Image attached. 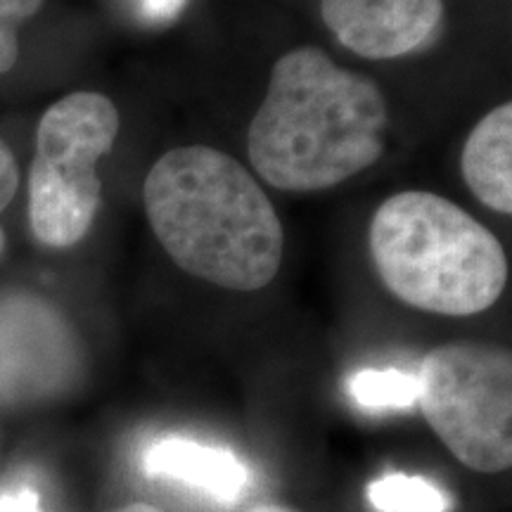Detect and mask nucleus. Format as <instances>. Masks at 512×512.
<instances>
[{"label": "nucleus", "instance_id": "obj_1", "mask_svg": "<svg viewBox=\"0 0 512 512\" xmlns=\"http://www.w3.org/2000/svg\"><path fill=\"white\" fill-rule=\"evenodd\" d=\"M387 121L375 81L339 67L320 48H297L275 62L247 155L273 188L328 190L382 157Z\"/></svg>", "mask_w": 512, "mask_h": 512}, {"label": "nucleus", "instance_id": "obj_2", "mask_svg": "<svg viewBox=\"0 0 512 512\" xmlns=\"http://www.w3.org/2000/svg\"><path fill=\"white\" fill-rule=\"evenodd\" d=\"M145 214L178 268L216 287L256 292L280 271L283 226L256 178L226 152L185 145L157 159Z\"/></svg>", "mask_w": 512, "mask_h": 512}, {"label": "nucleus", "instance_id": "obj_3", "mask_svg": "<svg viewBox=\"0 0 512 512\" xmlns=\"http://www.w3.org/2000/svg\"><path fill=\"white\" fill-rule=\"evenodd\" d=\"M368 247L384 287L427 313L475 316L491 309L508 283L496 235L434 192L387 197L370 221Z\"/></svg>", "mask_w": 512, "mask_h": 512}, {"label": "nucleus", "instance_id": "obj_4", "mask_svg": "<svg viewBox=\"0 0 512 512\" xmlns=\"http://www.w3.org/2000/svg\"><path fill=\"white\" fill-rule=\"evenodd\" d=\"M119 126L114 102L91 91L67 95L43 114L29 174V221L43 245L60 249L86 238L102 200L95 166Z\"/></svg>", "mask_w": 512, "mask_h": 512}, {"label": "nucleus", "instance_id": "obj_5", "mask_svg": "<svg viewBox=\"0 0 512 512\" xmlns=\"http://www.w3.org/2000/svg\"><path fill=\"white\" fill-rule=\"evenodd\" d=\"M418 403L434 434L475 472L512 465V358L508 349L451 342L422 358Z\"/></svg>", "mask_w": 512, "mask_h": 512}, {"label": "nucleus", "instance_id": "obj_6", "mask_svg": "<svg viewBox=\"0 0 512 512\" xmlns=\"http://www.w3.org/2000/svg\"><path fill=\"white\" fill-rule=\"evenodd\" d=\"M72 330L36 297L0 299V401L29 403L53 396L76 373Z\"/></svg>", "mask_w": 512, "mask_h": 512}, {"label": "nucleus", "instance_id": "obj_7", "mask_svg": "<svg viewBox=\"0 0 512 512\" xmlns=\"http://www.w3.org/2000/svg\"><path fill=\"white\" fill-rule=\"evenodd\" d=\"M332 36L366 60H394L432 41L444 22V0H320Z\"/></svg>", "mask_w": 512, "mask_h": 512}, {"label": "nucleus", "instance_id": "obj_8", "mask_svg": "<svg viewBox=\"0 0 512 512\" xmlns=\"http://www.w3.org/2000/svg\"><path fill=\"white\" fill-rule=\"evenodd\" d=\"M143 470L152 479H171L202 491L221 505L240 503L252 482L245 460L233 451L185 437L152 441L143 453Z\"/></svg>", "mask_w": 512, "mask_h": 512}, {"label": "nucleus", "instance_id": "obj_9", "mask_svg": "<svg viewBox=\"0 0 512 512\" xmlns=\"http://www.w3.org/2000/svg\"><path fill=\"white\" fill-rule=\"evenodd\" d=\"M463 178L479 202L512 211V105L503 102L472 128L463 147Z\"/></svg>", "mask_w": 512, "mask_h": 512}, {"label": "nucleus", "instance_id": "obj_10", "mask_svg": "<svg viewBox=\"0 0 512 512\" xmlns=\"http://www.w3.org/2000/svg\"><path fill=\"white\" fill-rule=\"evenodd\" d=\"M368 501L377 512H448V496L425 477L389 472L368 486Z\"/></svg>", "mask_w": 512, "mask_h": 512}, {"label": "nucleus", "instance_id": "obj_11", "mask_svg": "<svg viewBox=\"0 0 512 512\" xmlns=\"http://www.w3.org/2000/svg\"><path fill=\"white\" fill-rule=\"evenodd\" d=\"M349 394L358 406L370 411L411 408L418 403V375L396 368L358 370L349 380Z\"/></svg>", "mask_w": 512, "mask_h": 512}, {"label": "nucleus", "instance_id": "obj_12", "mask_svg": "<svg viewBox=\"0 0 512 512\" xmlns=\"http://www.w3.org/2000/svg\"><path fill=\"white\" fill-rule=\"evenodd\" d=\"M43 0H0V72L17 62V27L41 10Z\"/></svg>", "mask_w": 512, "mask_h": 512}, {"label": "nucleus", "instance_id": "obj_13", "mask_svg": "<svg viewBox=\"0 0 512 512\" xmlns=\"http://www.w3.org/2000/svg\"><path fill=\"white\" fill-rule=\"evenodd\" d=\"M17 183H19L17 162L15 157H12L10 147L0 140V214L8 209L12 197H15ZM3 247H5V233L3 228H0V254H3Z\"/></svg>", "mask_w": 512, "mask_h": 512}, {"label": "nucleus", "instance_id": "obj_14", "mask_svg": "<svg viewBox=\"0 0 512 512\" xmlns=\"http://www.w3.org/2000/svg\"><path fill=\"white\" fill-rule=\"evenodd\" d=\"M0 512H43L41 498L31 486L0 489Z\"/></svg>", "mask_w": 512, "mask_h": 512}, {"label": "nucleus", "instance_id": "obj_15", "mask_svg": "<svg viewBox=\"0 0 512 512\" xmlns=\"http://www.w3.org/2000/svg\"><path fill=\"white\" fill-rule=\"evenodd\" d=\"M185 0H140V10L152 22H166L174 19L183 10Z\"/></svg>", "mask_w": 512, "mask_h": 512}, {"label": "nucleus", "instance_id": "obj_16", "mask_svg": "<svg viewBox=\"0 0 512 512\" xmlns=\"http://www.w3.org/2000/svg\"><path fill=\"white\" fill-rule=\"evenodd\" d=\"M110 512H166V510L157 508V505H150V503H128V505H121V508L110 510Z\"/></svg>", "mask_w": 512, "mask_h": 512}, {"label": "nucleus", "instance_id": "obj_17", "mask_svg": "<svg viewBox=\"0 0 512 512\" xmlns=\"http://www.w3.org/2000/svg\"><path fill=\"white\" fill-rule=\"evenodd\" d=\"M247 512H297V510L287 508V505H278V503H261Z\"/></svg>", "mask_w": 512, "mask_h": 512}]
</instances>
